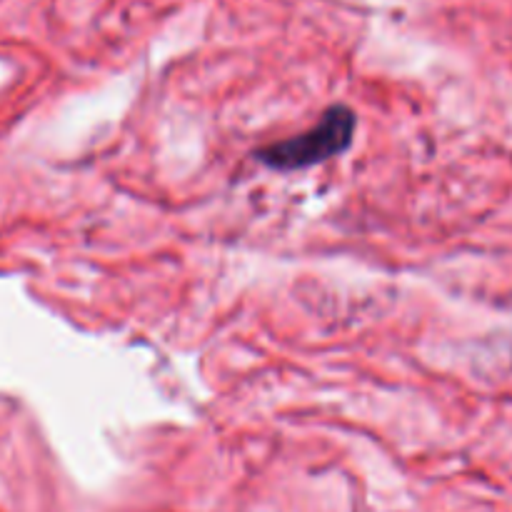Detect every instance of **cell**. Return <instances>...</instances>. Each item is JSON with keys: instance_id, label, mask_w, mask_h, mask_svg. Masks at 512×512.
<instances>
[{"instance_id": "6da1fadb", "label": "cell", "mask_w": 512, "mask_h": 512, "mask_svg": "<svg viewBox=\"0 0 512 512\" xmlns=\"http://www.w3.org/2000/svg\"><path fill=\"white\" fill-rule=\"evenodd\" d=\"M355 133V113L345 105H333L323 113L318 125L295 138L265 145L255 158L273 170H303L310 165L338 158L350 148Z\"/></svg>"}]
</instances>
